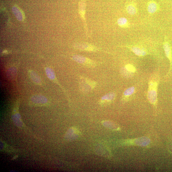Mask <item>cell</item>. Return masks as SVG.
<instances>
[{
	"label": "cell",
	"instance_id": "12",
	"mask_svg": "<svg viewBox=\"0 0 172 172\" xmlns=\"http://www.w3.org/2000/svg\"><path fill=\"white\" fill-rule=\"evenodd\" d=\"M136 89L134 87H132L126 89L122 95V99L124 101L127 100L130 96L135 93Z\"/></svg>",
	"mask_w": 172,
	"mask_h": 172
},
{
	"label": "cell",
	"instance_id": "10",
	"mask_svg": "<svg viewBox=\"0 0 172 172\" xmlns=\"http://www.w3.org/2000/svg\"><path fill=\"white\" fill-rule=\"evenodd\" d=\"M126 10L128 14L131 15H135L138 12L136 4L132 2L130 3L127 5Z\"/></svg>",
	"mask_w": 172,
	"mask_h": 172
},
{
	"label": "cell",
	"instance_id": "2",
	"mask_svg": "<svg viewBox=\"0 0 172 172\" xmlns=\"http://www.w3.org/2000/svg\"><path fill=\"white\" fill-rule=\"evenodd\" d=\"M95 81L83 77H80L79 86L81 91L83 93L89 92L95 88L97 85Z\"/></svg>",
	"mask_w": 172,
	"mask_h": 172
},
{
	"label": "cell",
	"instance_id": "16",
	"mask_svg": "<svg viewBox=\"0 0 172 172\" xmlns=\"http://www.w3.org/2000/svg\"><path fill=\"white\" fill-rule=\"evenodd\" d=\"M124 68L125 69L130 73H135L136 71V69L135 67L130 64H128L126 65Z\"/></svg>",
	"mask_w": 172,
	"mask_h": 172
},
{
	"label": "cell",
	"instance_id": "4",
	"mask_svg": "<svg viewBox=\"0 0 172 172\" xmlns=\"http://www.w3.org/2000/svg\"><path fill=\"white\" fill-rule=\"evenodd\" d=\"M75 49L87 52H107L100 48L89 43L85 42L78 43L74 45Z\"/></svg>",
	"mask_w": 172,
	"mask_h": 172
},
{
	"label": "cell",
	"instance_id": "15",
	"mask_svg": "<svg viewBox=\"0 0 172 172\" xmlns=\"http://www.w3.org/2000/svg\"><path fill=\"white\" fill-rule=\"evenodd\" d=\"M29 75L31 79L34 83L38 85L41 84V79L38 75L36 72L32 71H30Z\"/></svg>",
	"mask_w": 172,
	"mask_h": 172
},
{
	"label": "cell",
	"instance_id": "1",
	"mask_svg": "<svg viewBox=\"0 0 172 172\" xmlns=\"http://www.w3.org/2000/svg\"><path fill=\"white\" fill-rule=\"evenodd\" d=\"M158 83V76H153L149 82L147 92L148 99L150 103L155 105L157 101V91Z\"/></svg>",
	"mask_w": 172,
	"mask_h": 172
},
{
	"label": "cell",
	"instance_id": "8",
	"mask_svg": "<svg viewBox=\"0 0 172 172\" xmlns=\"http://www.w3.org/2000/svg\"><path fill=\"white\" fill-rule=\"evenodd\" d=\"M130 49L132 52L135 53V54L139 57H143L147 54V53L143 48L138 46H124Z\"/></svg>",
	"mask_w": 172,
	"mask_h": 172
},
{
	"label": "cell",
	"instance_id": "3",
	"mask_svg": "<svg viewBox=\"0 0 172 172\" xmlns=\"http://www.w3.org/2000/svg\"><path fill=\"white\" fill-rule=\"evenodd\" d=\"M72 60L78 63L89 68H94L98 65V63L88 58L79 55H75L72 57Z\"/></svg>",
	"mask_w": 172,
	"mask_h": 172
},
{
	"label": "cell",
	"instance_id": "14",
	"mask_svg": "<svg viewBox=\"0 0 172 172\" xmlns=\"http://www.w3.org/2000/svg\"><path fill=\"white\" fill-rule=\"evenodd\" d=\"M118 25L123 28H127L130 26V23L127 19L122 17L118 19L117 21Z\"/></svg>",
	"mask_w": 172,
	"mask_h": 172
},
{
	"label": "cell",
	"instance_id": "17",
	"mask_svg": "<svg viewBox=\"0 0 172 172\" xmlns=\"http://www.w3.org/2000/svg\"><path fill=\"white\" fill-rule=\"evenodd\" d=\"M169 148L171 152L172 153V139L169 142Z\"/></svg>",
	"mask_w": 172,
	"mask_h": 172
},
{
	"label": "cell",
	"instance_id": "5",
	"mask_svg": "<svg viewBox=\"0 0 172 172\" xmlns=\"http://www.w3.org/2000/svg\"><path fill=\"white\" fill-rule=\"evenodd\" d=\"M116 97V94L114 92L107 93L102 97L99 101V103L102 106L106 105L111 103Z\"/></svg>",
	"mask_w": 172,
	"mask_h": 172
},
{
	"label": "cell",
	"instance_id": "7",
	"mask_svg": "<svg viewBox=\"0 0 172 172\" xmlns=\"http://www.w3.org/2000/svg\"><path fill=\"white\" fill-rule=\"evenodd\" d=\"M31 103L34 105L38 106L45 105L47 104L48 100L44 96L35 95L32 97L31 99Z\"/></svg>",
	"mask_w": 172,
	"mask_h": 172
},
{
	"label": "cell",
	"instance_id": "13",
	"mask_svg": "<svg viewBox=\"0 0 172 172\" xmlns=\"http://www.w3.org/2000/svg\"><path fill=\"white\" fill-rule=\"evenodd\" d=\"M163 46L166 56L170 60L171 63V51L170 46L168 42L166 41L164 43Z\"/></svg>",
	"mask_w": 172,
	"mask_h": 172
},
{
	"label": "cell",
	"instance_id": "9",
	"mask_svg": "<svg viewBox=\"0 0 172 172\" xmlns=\"http://www.w3.org/2000/svg\"><path fill=\"white\" fill-rule=\"evenodd\" d=\"M159 9V5L154 1H150L148 4L147 10L150 14H153L156 12Z\"/></svg>",
	"mask_w": 172,
	"mask_h": 172
},
{
	"label": "cell",
	"instance_id": "6",
	"mask_svg": "<svg viewBox=\"0 0 172 172\" xmlns=\"http://www.w3.org/2000/svg\"><path fill=\"white\" fill-rule=\"evenodd\" d=\"M79 12L81 17L84 23L85 28L86 32V34H88V31L87 21L85 18V8L86 5L84 1H81L79 3Z\"/></svg>",
	"mask_w": 172,
	"mask_h": 172
},
{
	"label": "cell",
	"instance_id": "11",
	"mask_svg": "<svg viewBox=\"0 0 172 172\" xmlns=\"http://www.w3.org/2000/svg\"><path fill=\"white\" fill-rule=\"evenodd\" d=\"M47 76L51 80L58 84L59 86L61 85L59 84L58 80L56 79L54 71L53 70L50 68H47L45 69Z\"/></svg>",
	"mask_w": 172,
	"mask_h": 172
}]
</instances>
